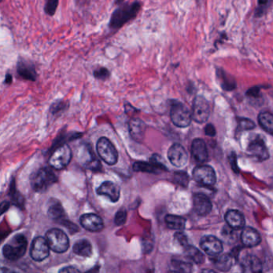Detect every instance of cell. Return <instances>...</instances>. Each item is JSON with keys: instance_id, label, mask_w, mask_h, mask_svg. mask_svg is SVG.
<instances>
[{"instance_id": "cell-1", "label": "cell", "mask_w": 273, "mask_h": 273, "mask_svg": "<svg viewBox=\"0 0 273 273\" xmlns=\"http://www.w3.org/2000/svg\"><path fill=\"white\" fill-rule=\"evenodd\" d=\"M140 3L135 2L133 3H127L118 7L112 15L109 26L113 30H117L124 26L128 22L133 20L140 10Z\"/></svg>"}, {"instance_id": "cell-2", "label": "cell", "mask_w": 273, "mask_h": 273, "mask_svg": "<svg viewBox=\"0 0 273 273\" xmlns=\"http://www.w3.org/2000/svg\"><path fill=\"white\" fill-rule=\"evenodd\" d=\"M27 247V241L24 235L17 234L4 245L2 254L5 258L11 261H15L24 256Z\"/></svg>"}, {"instance_id": "cell-3", "label": "cell", "mask_w": 273, "mask_h": 273, "mask_svg": "<svg viewBox=\"0 0 273 273\" xmlns=\"http://www.w3.org/2000/svg\"><path fill=\"white\" fill-rule=\"evenodd\" d=\"M58 181L57 176L52 169L42 168L33 175L30 185L33 190L37 193H43Z\"/></svg>"}, {"instance_id": "cell-4", "label": "cell", "mask_w": 273, "mask_h": 273, "mask_svg": "<svg viewBox=\"0 0 273 273\" xmlns=\"http://www.w3.org/2000/svg\"><path fill=\"white\" fill-rule=\"evenodd\" d=\"M46 241L49 248L57 253H63L69 248V239L65 232L58 228H52L46 233Z\"/></svg>"}, {"instance_id": "cell-5", "label": "cell", "mask_w": 273, "mask_h": 273, "mask_svg": "<svg viewBox=\"0 0 273 273\" xmlns=\"http://www.w3.org/2000/svg\"><path fill=\"white\" fill-rule=\"evenodd\" d=\"M72 158V149L67 144L59 145L53 149L49 158V165L55 170L66 168Z\"/></svg>"}, {"instance_id": "cell-6", "label": "cell", "mask_w": 273, "mask_h": 273, "mask_svg": "<svg viewBox=\"0 0 273 273\" xmlns=\"http://www.w3.org/2000/svg\"><path fill=\"white\" fill-rule=\"evenodd\" d=\"M98 154L100 158L109 166H113L118 161V152L111 141L102 137L98 140L96 145Z\"/></svg>"}, {"instance_id": "cell-7", "label": "cell", "mask_w": 273, "mask_h": 273, "mask_svg": "<svg viewBox=\"0 0 273 273\" xmlns=\"http://www.w3.org/2000/svg\"><path fill=\"white\" fill-rule=\"evenodd\" d=\"M170 117L174 125L180 128L189 126L191 124V119H192L189 108L180 102H176L171 105Z\"/></svg>"}, {"instance_id": "cell-8", "label": "cell", "mask_w": 273, "mask_h": 273, "mask_svg": "<svg viewBox=\"0 0 273 273\" xmlns=\"http://www.w3.org/2000/svg\"><path fill=\"white\" fill-rule=\"evenodd\" d=\"M193 179L196 182L199 183V185L204 186H213L217 181V176L216 172L213 170V167L206 165L195 167L193 170Z\"/></svg>"}, {"instance_id": "cell-9", "label": "cell", "mask_w": 273, "mask_h": 273, "mask_svg": "<svg viewBox=\"0 0 273 273\" xmlns=\"http://www.w3.org/2000/svg\"><path fill=\"white\" fill-rule=\"evenodd\" d=\"M191 119L198 123H206L210 114L209 102L202 96L195 97L193 101Z\"/></svg>"}, {"instance_id": "cell-10", "label": "cell", "mask_w": 273, "mask_h": 273, "mask_svg": "<svg viewBox=\"0 0 273 273\" xmlns=\"http://www.w3.org/2000/svg\"><path fill=\"white\" fill-rule=\"evenodd\" d=\"M247 155L256 161L269 159V153L265 143L261 138H256L250 142L247 148Z\"/></svg>"}, {"instance_id": "cell-11", "label": "cell", "mask_w": 273, "mask_h": 273, "mask_svg": "<svg viewBox=\"0 0 273 273\" xmlns=\"http://www.w3.org/2000/svg\"><path fill=\"white\" fill-rule=\"evenodd\" d=\"M167 157L170 162L177 168L184 167L189 161V155L186 149L182 145L179 143H175L170 147L167 152Z\"/></svg>"}, {"instance_id": "cell-12", "label": "cell", "mask_w": 273, "mask_h": 273, "mask_svg": "<svg viewBox=\"0 0 273 273\" xmlns=\"http://www.w3.org/2000/svg\"><path fill=\"white\" fill-rule=\"evenodd\" d=\"M50 248L44 237H38L34 239L30 248V256L35 261H43L49 256Z\"/></svg>"}, {"instance_id": "cell-13", "label": "cell", "mask_w": 273, "mask_h": 273, "mask_svg": "<svg viewBox=\"0 0 273 273\" xmlns=\"http://www.w3.org/2000/svg\"><path fill=\"white\" fill-rule=\"evenodd\" d=\"M200 248L209 256H215L221 253L223 244L221 241L214 236H205L200 240Z\"/></svg>"}, {"instance_id": "cell-14", "label": "cell", "mask_w": 273, "mask_h": 273, "mask_svg": "<svg viewBox=\"0 0 273 273\" xmlns=\"http://www.w3.org/2000/svg\"><path fill=\"white\" fill-rule=\"evenodd\" d=\"M79 159L82 166L88 170L98 171L101 168L100 161L96 158V155L88 146L81 149V152L79 153Z\"/></svg>"}, {"instance_id": "cell-15", "label": "cell", "mask_w": 273, "mask_h": 273, "mask_svg": "<svg viewBox=\"0 0 273 273\" xmlns=\"http://www.w3.org/2000/svg\"><path fill=\"white\" fill-rule=\"evenodd\" d=\"M81 224L86 230L90 232H100L104 227L102 218L94 214V213H86L81 217Z\"/></svg>"}, {"instance_id": "cell-16", "label": "cell", "mask_w": 273, "mask_h": 273, "mask_svg": "<svg viewBox=\"0 0 273 273\" xmlns=\"http://www.w3.org/2000/svg\"><path fill=\"white\" fill-rule=\"evenodd\" d=\"M98 195L109 198L111 202H117L120 198V188L111 181H104L96 190Z\"/></svg>"}, {"instance_id": "cell-17", "label": "cell", "mask_w": 273, "mask_h": 273, "mask_svg": "<svg viewBox=\"0 0 273 273\" xmlns=\"http://www.w3.org/2000/svg\"><path fill=\"white\" fill-rule=\"evenodd\" d=\"M193 206L195 213L199 216H207L211 213L213 204L205 194H196L193 197Z\"/></svg>"}, {"instance_id": "cell-18", "label": "cell", "mask_w": 273, "mask_h": 273, "mask_svg": "<svg viewBox=\"0 0 273 273\" xmlns=\"http://www.w3.org/2000/svg\"><path fill=\"white\" fill-rule=\"evenodd\" d=\"M191 155L199 163H204L208 159V149L204 140L196 138L191 143Z\"/></svg>"}, {"instance_id": "cell-19", "label": "cell", "mask_w": 273, "mask_h": 273, "mask_svg": "<svg viewBox=\"0 0 273 273\" xmlns=\"http://www.w3.org/2000/svg\"><path fill=\"white\" fill-rule=\"evenodd\" d=\"M241 242L247 248L256 247L261 242L260 233L251 227H246L241 232Z\"/></svg>"}, {"instance_id": "cell-20", "label": "cell", "mask_w": 273, "mask_h": 273, "mask_svg": "<svg viewBox=\"0 0 273 273\" xmlns=\"http://www.w3.org/2000/svg\"><path fill=\"white\" fill-rule=\"evenodd\" d=\"M17 72L20 77L28 81H35L36 71L32 63L25 59H20L17 64Z\"/></svg>"}, {"instance_id": "cell-21", "label": "cell", "mask_w": 273, "mask_h": 273, "mask_svg": "<svg viewBox=\"0 0 273 273\" xmlns=\"http://www.w3.org/2000/svg\"><path fill=\"white\" fill-rule=\"evenodd\" d=\"M164 166L158 160H155L154 157L151 158L150 162H144V161H136L133 165V170L136 172L152 173L157 174L160 170H164Z\"/></svg>"}, {"instance_id": "cell-22", "label": "cell", "mask_w": 273, "mask_h": 273, "mask_svg": "<svg viewBox=\"0 0 273 273\" xmlns=\"http://www.w3.org/2000/svg\"><path fill=\"white\" fill-rule=\"evenodd\" d=\"M225 222L229 226V228L232 229H241L245 225V218L243 213H241L240 211L231 209L226 213L224 217Z\"/></svg>"}, {"instance_id": "cell-23", "label": "cell", "mask_w": 273, "mask_h": 273, "mask_svg": "<svg viewBox=\"0 0 273 273\" xmlns=\"http://www.w3.org/2000/svg\"><path fill=\"white\" fill-rule=\"evenodd\" d=\"M213 265L219 271L227 273L229 271L232 266L233 257L229 254H219L217 256H213L212 258Z\"/></svg>"}, {"instance_id": "cell-24", "label": "cell", "mask_w": 273, "mask_h": 273, "mask_svg": "<svg viewBox=\"0 0 273 273\" xmlns=\"http://www.w3.org/2000/svg\"><path fill=\"white\" fill-rule=\"evenodd\" d=\"M129 132L135 141L141 142L145 133V124L140 119H133L129 123Z\"/></svg>"}, {"instance_id": "cell-25", "label": "cell", "mask_w": 273, "mask_h": 273, "mask_svg": "<svg viewBox=\"0 0 273 273\" xmlns=\"http://www.w3.org/2000/svg\"><path fill=\"white\" fill-rule=\"evenodd\" d=\"M48 214L51 219L55 221H63L65 217V212L59 200H51L48 207Z\"/></svg>"}, {"instance_id": "cell-26", "label": "cell", "mask_w": 273, "mask_h": 273, "mask_svg": "<svg viewBox=\"0 0 273 273\" xmlns=\"http://www.w3.org/2000/svg\"><path fill=\"white\" fill-rule=\"evenodd\" d=\"M73 252L78 256L90 257L92 255V246L90 241L82 239L73 245Z\"/></svg>"}, {"instance_id": "cell-27", "label": "cell", "mask_w": 273, "mask_h": 273, "mask_svg": "<svg viewBox=\"0 0 273 273\" xmlns=\"http://www.w3.org/2000/svg\"><path fill=\"white\" fill-rule=\"evenodd\" d=\"M165 222L168 228L173 230L185 229L186 220L184 217L176 215H167L165 217Z\"/></svg>"}, {"instance_id": "cell-28", "label": "cell", "mask_w": 273, "mask_h": 273, "mask_svg": "<svg viewBox=\"0 0 273 273\" xmlns=\"http://www.w3.org/2000/svg\"><path fill=\"white\" fill-rule=\"evenodd\" d=\"M258 122L260 126L265 131L272 134L273 131V115L269 111L260 113L258 116Z\"/></svg>"}, {"instance_id": "cell-29", "label": "cell", "mask_w": 273, "mask_h": 273, "mask_svg": "<svg viewBox=\"0 0 273 273\" xmlns=\"http://www.w3.org/2000/svg\"><path fill=\"white\" fill-rule=\"evenodd\" d=\"M185 248V252L187 257L190 259L191 261L195 262V264L200 265L204 262V256L198 248L194 247L192 245H186Z\"/></svg>"}, {"instance_id": "cell-30", "label": "cell", "mask_w": 273, "mask_h": 273, "mask_svg": "<svg viewBox=\"0 0 273 273\" xmlns=\"http://www.w3.org/2000/svg\"><path fill=\"white\" fill-rule=\"evenodd\" d=\"M171 265V269L175 273H192V265L191 263L180 260H172Z\"/></svg>"}, {"instance_id": "cell-31", "label": "cell", "mask_w": 273, "mask_h": 273, "mask_svg": "<svg viewBox=\"0 0 273 273\" xmlns=\"http://www.w3.org/2000/svg\"><path fill=\"white\" fill-rule=\"evenodd\" d=\"M10 196H11L12 203L15 204V206H17L20 209H24L25 199H24L22 194H20V192L17 191V189L15 187V181H12L11 184Z\"/></svg>"}, {"instance_id": "cell-32", "label": "cell", "mask_w": 273, "mask_h": 273, "mask_svg": "<svg viewBox=\"0 0 273 273\" xmlns=\"http://www.w3.org/2000/svg\"><path fill=\"white\" fill-rule=\"evenodd\" d=\"M218 77L221 81V87L224 89L225 91H232L236 87V83L234 80L231 78L230 79L229 76L227 75L223 71H220L218 72Z\"/></svg>"}, {"instance_id": "cell-33", "label": "cell", "mask_w": 273, "mask_h": 273, "mask_svg": "<svg viewBox=\"0 0 273 273\" xmlns=\"http://www.w3.org/2000/svg\"><path fill=\"white\" fill-rule=\"evenodd\" d=\"M174 181H176V184L182 186V187H187L189 183V176L187 173L185 172H176L174 175Z\"/></svg>"}, {"instance_id": "cell-34", "label": "cell", "mask_w": 273, "mask_h": 273, "mask_svg": "<svg viewBox=\"0 0 273 273\" xmlns=\"http://www.w3.org/2000/svg\"><path fill=\"white\" fill-rule=\"evenodd\" d=\"M248 265L252 273H260L262 272V265L259 258L256 256H251L248 257Z\"/></svg>"}, {"instance_id": "cell-35", "label": "cell", "mask_w": 273, "mask_h": 273, "mask_svg": "<svg viewBox=\"0 0 273 273\" xmlns=\"http://www.w3.org/2000/svg\"><path fill=\"white\" fill-rule=\"evenodd\" d=\"M59 4V0H47L45 7H44V11L47 15H54L56 11L57 7Z\"/></svg>"}, {"instance_id": "cell-36", "label": "cell", "mask_w": 273, "mask_h": 273, "mask_svg": "<svg viewBox=\"0 0 273 273\" xmlns=\"http://www.w3.org/2000/svg\"><path fill=\"white\" fill-rule=\"evenodd\" d=\"M255 124L252 121L247 119H239L238 129L244 130V129H252L255 128Z\"/></svg>"}, {"instance_id": "cell-37", "label": "cell", "mask_w": 273, "mask_h": 273, "mask_svg": "<svg viewBox=\"0 0 273 273\" xmlns=\"http://www.w3.org/2000/svg\"><path fill=\"white\" fill-rule=\"evenodd\" d=\"M94 75L98 79L104 80L107 79L110 75L109 70L104 68V67H100L99 69L96 70L94 72Z\"/></svg>"}, {"instance_id": "cell-38", "label": "cell", "mask_w": 273, "mask_h": 273, "mask_svg": "<svg viewBox=\"0 0 273 273\" xmlns=\"http://www.w3.org/2000/svg\"><path fill=\"white\" fill-rule=\"evenodd\" d=\"M268 2L269 0H258V7L256 9L255 14L256 17H261L264 15L268 6Z\"/></svg>"}, {"instance_id": "cell-39", "label": "cell", "mask_w": 273, "mask_h": 273, "mask_svg": "<svg viewBox=\"0 0 273 273\" xmlns=\"http://www.w3.org/2000/svg\"><path fill=\"white\" fill-rule=\"evenodd\" d=\"M127 219V213L125 211L120 210L116 213L115 217V223L116 225H122L125 223Z\"/></svg>"}, {"instance_id": "cell-40", "label": "cell", "mask_w": 273, "mask_h": 273, "mask_svg": "<svg viewBox=\"0 0 273 273\" xmlns=\"http://www.w3.org/2000/svg\"><path fill=\"white\" fill-rule=\"evenodd\" d=\"M175 239L177 241L178 243L180 244L183 247H185L188 244V237L186 235L182 232H176L175 234Z\"/></svg>"}, {"instance_id": "cell-41", "label": "cell", "mask_w": 273, "mask_h": 273, "mask_svg": "<svg viewBox=\"0 0 273 273\" xmlns=\"http://www.w3.org/2000/svg\"><path fill=\"white\" fill-rule=\"evenodd\" d=\"M65 107V103L62 101H57L56 104H53L52 105V113L53 114H58L60 111H63Z\"/></svg>"}, {"instance_id": "cell-42", "label": "cell", "mask_w": 273, "mask_h": 273, "mask_svg": "<svg viewBox=\"0 0 273 273\" xmlns=\"http://www.w3.org/2000/svg\"><path fill=\"white\" fill-rule=\"evenodd\" d=\"M205 133L206 135L209 136V137H214L216 135V129H215L214 125L213 124H208L205 127Z\"/></svg>"}, {"instance_id": "cell-43", "label": "cell", "mask_w": 273, "mask_h": 273, "mask_svg": "<svg viewBox=\"0 0 273 273\" xmlns=\"http://www.w3.org/2000/svg\"><path fill=\"white\" fill-rule=\"evenodd\" d=\"M10 206H11V203L9 202V201H7V200L2 201L0 204V215H2L3 213H6L8 210Z\"/></svg>"}, {"instance_id": "cell-44", "label": "cell", "mask_w": 273, "mask_h": 273, "mask_svg": "<svg viewBox=\"0 0 273 273\" xmlns=\"http://www.w3.org/2000/svg\"><path fill=\"white\" fill-rule=\"evenodd\" d=\"M59 273H81L80 270L76 269L74 267H66L63 269H60Z\"/></svg>"}, {"instance_id": "cell-45", "label": "cell", "mask_w": 273, "mask_h": 273, "mask_svg": "<svg viewBox=\"0 0 273 273\" xmlns=\"http://www.w3.org/2000/svg\"><path fill=\"white\" fill-rule=\"evenodd\" d=\"M11 82H12V76L10 74H7L6 75V78H5V82L7 84H10Z\"/></svg>"}, {"instance_id": "cell-46", "label": "cell", "mask_w": 273, "mask_h": 273, "mask_svg": "<svg viewBox=\"0 0 273 273\" xmlns=\"http://www.w3.org/2000/svg\"><path fill=\"white\" fill-rule=\"evenodd\" d=\"M202 273H217L216 272L213 271L212 269H204Z\"/></svg>"}, {"instance_id": "cell-47", "label": "cell", "mask_w": 273, "mask_h": 273, "mask_svg": "<svg viewBox=\"0 0 273 273\" xmlns=\"http://www.w3.org/2000/svg\"><path fill=\"white\" fill-rule=\"evenodd\" d=\"M15 273V272L7 271V273Z\"/></svg>"}, {"instance_id": "cell-48", "label": "cell", "mask_w": 273, "mask_h": 273, "mask_svg": "<svg viewBox=\"0 0 273 273\" xmlns=\"http://www.w3.org/2000/svg\"><path fill=\"white\" fill-rule=\"evenodd\" d=\"M2 1H3V0H0V2H2Z\"/></svg>"}, {"instance_id": "cell-49", "label": "cell", "mask_w": 273, "mask_h": 273, "mask_svg": "<svg viewBox=\"0 0 273 273\" xmlns=\"http://www.w3.org/2000/svg\"></svg>"}]
</instances>
